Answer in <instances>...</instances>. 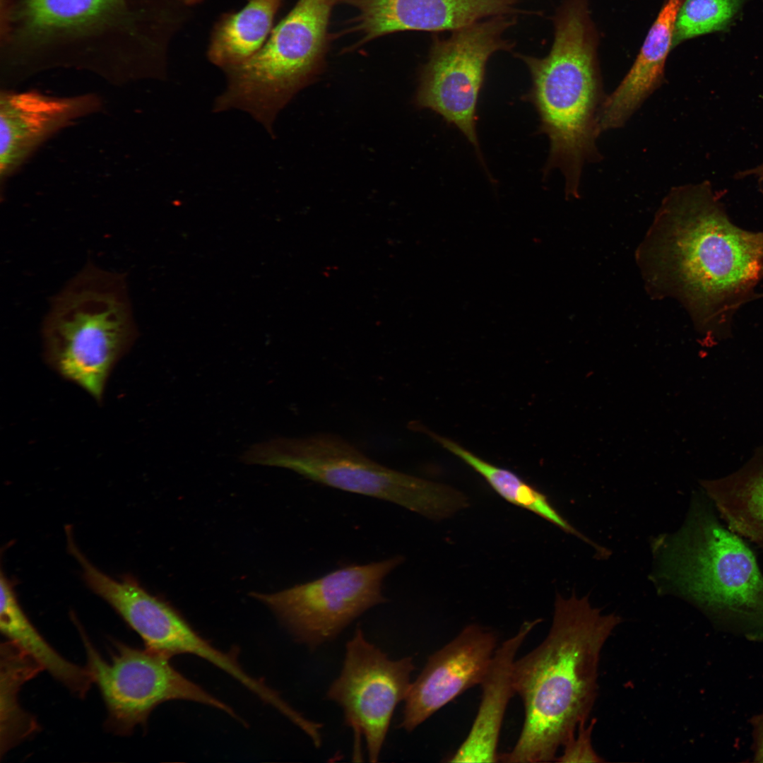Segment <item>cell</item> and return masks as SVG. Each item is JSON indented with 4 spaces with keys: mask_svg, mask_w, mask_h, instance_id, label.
I'll return each instance as SVG.
<instances>
[{
    "mask_svg": "<svg viewBox=\"0 0 763 763\" xmlns=\"http://www.w3.org/2000/svg\"><path fill=\"white\" fill-rule=\"evenodd\" d=\"M187 7L181 0H1V69L17 77L62 66L162 78Z\"/></svg>",
    "mask_w": 763,
    "mask_h": 763,
    "instance_id": "6da1fadb",
    "label": "cell"
},
{
    "mask_svg": "<svg viewBox=\"0 0 763 763\" xmlns=\"http://www.w3.org/2000/svg\"><path fill=\"white\" fill-rule=\"evenodd\" d=\"M636 260L649 294L678 300L704 328L763 276V232L733 225L706 183L676 187L663 199Z\"/></svg>",
    "mask_w": 763,
    "mask_h": 763,
    "instance_id": "7a4b0ae2",
    "label": "cell"
},
{
    "mask_svg": "<svg viewBox=\"0 0 763 763\" xmlns=\"http://www.w3.org/2000/svg\"><path fill=\"white\" fill-rule=\"evenodd\" d=\"M620 621L593 607L588 595H557L547 637L515 661L513 686L524 704V721L514 747L499 755V761L545 762L557 757L593 706L600 653Z\"/></svg>",
    "mask_w": 763,
    "mask_h": 763,
    "instance_id": "3957f363",
    "label": "cell"
},
{
    "mask_svg": "<svg viewBox=\"0 0 763 763\" xmlns=\"http://www.w3.org/2000/svg\"><path fill=\"white\" fill-rule=\"evenodd\" d=\"M514 55L526 66L531 79L521 100L534 107L540 119L538 133L550 141L544 171L559 169L566 197L579 198L584 166L602 158L596 143L597 117L605 98L584 1L567 0L560 8L545 56Z\"/></svg>",
    "mask_w": 763,
    "mask_h": 763,
    "instance_id": "277c9868",
    "label": "cell"
},
{
    "mask_svg": "<svg viewBox=\"0 0 763 763\" xmlns=\"http://www.w3.org/2000/svg\"><path fill=\"white\" fill-rule=\"evenodd\" d=\"M703 492L683 525L652 539L651 581L706 613L743 620L763 615V574L740 535L723 526Z\"/></svg>",
    "mask_w": 763,
    "mask_h": 763,
    "instance_id": "5b68a950",
    "label": "cell"
},
{
    "mask_svg": "<svg viewBox=\"0 0 763 763\" xmlns=\"http://www.w3.org/2000/svg\"><path fill=\"white\" fill-rule=\"evenodd\" d=\"M136 334L125 278L90 264L51 302L42 327L45 360L100 402Z\"/></svg>",
    "mask_w": 763,
    "mask_h": 763,
    "instance_id": "8992f818",
    "label": "cell"
},
{
    "mask_svg": "<svg viewBox=\"0 0 763 763\" xmlns=\"http://www.w3.org/2000/svg\"><path fill=\"white\" fill-rule=\"evenodd\" d=\"M340 0H298L246 61L224 70L225 90L215 112L249 113L271 135L279 112L321 73L329 45L331 13Z\"/></svg>",
    "mask_w": 763,
    "mask_h": 763,
    "instance_id": "52a82bcc",
    "label": "cell"
},
{
    "mask_svg": "<svg viewBox=\"0 0 763 763\" xmlns=\"http://www.w3.org/2000/svg\"><path fill=\"white\" fill-rule=\"evenodd\" d=\"M247 458L250 463L285 468L318 483L390 502L431 519H442L468 506L462 492L386 467L331 433L276 438L252 448Z\"/></svg>",
    "mask_w": 763,
    "mask_h": 763,
    "instance_id": "ba28073f",
    "label": "cell"
},
{
    "mask_svg": "<svg viewBox=\"0 0 763 763\" xmlns=\"http://www.w3.org/2000/svg\"><path fill=\"white\" fill-rule=\"evenodd\" d=\"M516 15L492 17L434 37L422 66L415 103L455 126L473 145L484 165L477 136V105L490 59L515 46L507 33Z\"/></svg>",
    "mask_w": 763,
    "mask_h": 763,
    "instance_id": "9c48e42d",
    "label": "cell"
},
{
    "mask_svg": "<svg viewBox=\"0 0 763 763\" xmlns=\"http://www.w3.org/2000/svg\"><path fill=\"white\" fill-rule=\"evenodd\" d=\"M93 683L101 692L107 716L108 731L130 735L145 726L152 711L170 700H187L223 711L241 721L229 705L210 694L177 670L170 657L114 641V651L107 662L95 648L79 622L74 620Z\"/></svg>",
    "mask_w": 763,
    "mask_h": 763,
    "instance_id": "30bf717a",
    "label": "cell"
},
{
    "mask_svg": "<svg viewBox=\"0 0 763 763\" xmlns=\"http://www.w3.org/2000/svg\"><path fill=\"white\" fill-rule=\"evenodd\" d=\"M403 560L396 555L349 564L280 591L251 595L272 610L296 641L316 648L335 639L365 611L386 603L383 581Z\"/></svg>",
    "mask_w": 763,
    "mask_h": 763,
    "instance_id": "8fae6325",
    "label": "cell"
},
{
    "mask_svg": "<svg viewBox=\"0 0 763 763\" xmlns=\"http://www.w3.org/2000/svg\"><path fill=\"white\" fill-rule=\"evenodd\" d=\"M411 657L390 659L357 628L348 641L343 667L326 696L343 709L345 723L365 738L370 762H377L394 711L411 686Z\"/></svg>",
    "mask_w": 763,
    "mask_h": 763,
    "instance_id": "7c38bea8",
    "label": "cell"
},
{
    "mask_svg": "<svg viewBox=\"0 0 763 763\" xmlns=\"http://www.w3.org/2000/svg\"><path fill=\"white\" fill-rule=\"evenodd\" d=\"M525 0H340L355 16L345 33L356 34L354 47L399 31H455L504 15L527 14Z\"/></svg>",
    "mask_w": 763,
    "mask_h": 763,
    "instance_id": "4fadbf2b",
    "label": "cell"
},
{
    "mask_svg": "<svg viewBox=\"0 0 763 763\" xmlns=\"http://www.w3.org/2000/svg\"><path fill=\"white\" fill-rule=\"evenodd\" d=\"M496 649L494 633L471 624L430 655L411 683L399 728L413 731L466 690L480 685Z\"/></svg>",
    "mask_w": 763,
    "mask_h": 763,
    "instance_id": "5bb4252c",
    "label": "cell"
},
{
    "mask_svg": "<svg viewBox=\"0 0 763 763\" xmlns=\"http://www.w3.org/2000/svg\"><path fill=\"white\" fill-rule=\"evenodd\" d=\"M99 105L92 95L58 97L28 91L2 92L0 175L6 178L46 139Z\"/></svg>",
    "mask_w": 763,
    "mask_h": 763,
    "instance_id": "9a60e30c",
    "label": "cell"
},
{
    "mask_svg": "<svg viewBox=\"0 0 763 763\" xmlns=\"http://www.w3.org/2000/svg\"><path fill=\"white\" fill-rule=\"evenodd\" d=\"M78 562L88 587L141 637L146 649L170 656L182 646L191 626L171 605L131 576L117 579L106 574L85 555Z\"/></svg>",
    "mask_w": 763,
    "mask_h": 763,
    "instance_id": "2e32d148",
    "label": "cell"
},
{
    "mask_svg": "<svg viewBox=\"0 0 763 763\" xmlns=\"http://www.w3.org/2000/svg\"><path fill=\"white\" fill-rule=\"evenodd\" d=\"M541 620L526 621L518 632L499 646L482 681L480 706L463 742L449 762L499 761L498 743L506 709L515 694L513 669L519 649Z\"/></svg>",
    "mask_w": 763,
    "mask_h": 763,
    "instance_id": "e0dca14e",
    "label": "cell"
},
{
    "mask_svg": "<svg viewBox=\"0 0 763 763\" xmlns=\"http://www.w3.org/2000/svg\"><path fill=\"white\" fill-rule=\"evenodd\" d=\"M680 0H667L650 28L631 69L598 113L599 134L622 127L644 102L663 83L664 69L673 47V30Z\"/></svg>",
    "mask_w": 763,
    "mask_h": 763,
    "instance_id": "ac0fdd59",
    "label": "cell"
},
{
    "mask_svg": "<svg viewBox=\"0 0 763 763\" xmlns=\"http://www.w3.org/2000/svg\"><path fill=\"white\" fill-rule=\"evenodd\" d=\"M701 485L728 527L763 548V448L734 473Z\"/></svg>",
    "mask_w": 763,
    "mask_h": 763,
    "instance_id": "d6986e66",
    "label": "cell"
},
{
    "mask_svg": "<svg viewBox=\"0 0 763 763\" xmlns=\"http://www.w3.org/2000/svg\"><path fill=\"white\" fill-rule=\"evenodd\" d=\"M0 629L1 633L30 655L54 678L74 695L84 697L93 684L87 668L61 656L32 624L22 609L13 582L1 572Z\"/></svg>",
    "mask_w": 763,
    "mask_h": 763,
    "instance_id": "ffe728a7",
    "label": "cell"
},
{
    "mask_svg": "<svg viewBox=\"0 0 763 763\" xmlns=\"http://www.w3.org/2000/svg\"><path fill=\"white\" fill-rule=\"evenodd\" d=\"M283 0H249L237 12L223 15L213 29L208 58L223 71L254 56L265 44Z\"/></svg>",
    "mask_w": 763,
    "mask_h": 763,
    "instance_id": "44dd1931",
    "label": "cell"
},
{
    "mask_svg": "<svg viewBox=\"0 0 763 763\" xmlns=\"http://www.w3.org/2000/svg\"><path fill=\"white\" fill-rule=\"evenodd\" d=\"M416 429L430 436L444 449L459 457L479 473L507 502L535 513L563 531L574 535L592 546L599 557L607 550L591 540L570 524L552 505L548 497L515 473L483 460L456 442L417 424Z\"/></svg>",
    "mask_w": 763,
    "mask_h": 763,
    "instance_id": "7402d4cb",
    "label": "cell"
},
{
    "mask_svg": "<svg viewBox=\"0 0 763 763\" xmlns=\"http://www.w3.org/2000/svg\"><path fill=\"white\" fill-rule=\"evenodd\" d=\"M43 670L41 666L15 642L0 646V754L9 750L39 729L35 718L18 702L22 686Z\"/></svg>",
    "mask_w": 763,
    "mask_h": 763,
    "instance_id": "603a6c76",
    "label": "cell"
},
{
    "mask_svg": "<svg viewBox=\"0 0 763 763\" xmlns=\"http://www.w3.org/2000/svg\"><path fill=\"white\" fill-rule=\"evenodd\" d=\"M745 1L684 0L675 21L673 46L727 28Z\"/></svg>",
    "mask_w": 763,
    "mask_h": 763,
    "instance_id": "cb8c5ba5",
    "label": "cell"
},
{
    "mask_svg": "<svg viewBox=\"0 0 763 763\" xmlns=\"http://www.w3.org/2000/svg\"><path fill=\"white\" fill-rule=\"evenodd\" d=\"M585 722L578 726L575 733L563 745L562 754L557 758L560 762H598L602 760L593 750L591 743V734L594 721L585 726Z\"/></svg>",
    "mask_w": 763,
    "mask_h": 763,
    "instance_id": "d4e9b609",
    "label": "cell"
},
{
    "mask_svg": "<svg viewBox=\"0 0 763 763\" xmlns=\"http://www.w3.org/2000/svg\"><path fill=\"white\" fill-rule=\"evenodd\" d=\"M755 759L763 762V712L754 719Z\"/></svg>",
    "mask_w": 763,
    "mask_h": 763,
    "instance_id": "484cf974",
    "label": "cell"
},
{
    "mask_svg": "<svg viewBox=\"0 0 763 763\" xmlns=\"http://www.w3.org/2000/svg\"><path fill=\"white\" fill-rule=\"evenodd\" d=\"M747 627V637L757 641H763V615L747 617L743 620Z\"/></svg>",
    "mask_w": 763,
    "mask_h": 763,
    "instance_id": "4316f807",
    "label": "cell"
},
{
    "mask_svg": "<svg viewBox=\"0 0 763 763\" xmlns=\"http://www.w3.org/2000/svg\"><path fill=\"white\" fill-rule=\"evenodd\" d=\"M752 175H757L759 181L763 182V164L751 171Z\"/></svg>",
    "mask_w": 763,
    "mask_h": 763,
    "instance_id": "83f0119b",
    "label": "cell"
},
{
    "mask_svg": "<svg viewBox=\"0 0 763 763\" xmlns=\"http://www.w3.org/2000/svg\"><path fill=\"white\" fill-rule=\"evenodd\" d=\"M187 6H191L201 3L203 0H181Z\"/></svg>",
    "mask_w": 763,
    "mask_h": 763,
    "instance_id": "f1b7e54d",
    "label": "cell"
}]
</instances>
